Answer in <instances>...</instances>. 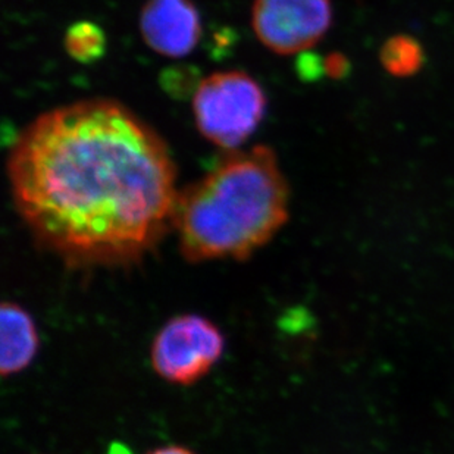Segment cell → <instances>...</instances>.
I'll use <instances>...</instances> for the list:
<instances>
[{"mask_svg": "<svg viewBox=\"0 0 454 454\" xmlns=\"http://www.w3.org/2000/svg\"><path fill=\"white\" fill-rule=\"evenodd\" d=\"M111 454H129V451L125 450L124 447H114V450L111 451Z\"/></svg>", "mask_w": 454, "mask_h": 454, "instance_id": "cell-12", "label": "cell"}, {"mask_svg": "<svg viewBox=\"0 0 454 454\" xmlns=\"http://www.w3.org/2000/svg\"><path fill=\"white\" fill-rule=\"evenodd\" d=\"M262 87L243 71L215 73L199 82L193 112L199 131L215 146L234 151L254 133L265 115Z\"/></svg>", "mask_w": 454, "mask_h": 454, "instance_id": "cell-3", "label": "cell"}, {"mask_svg": "<svg viewBox=\"0 0 454 454\" xmlns=\"http://www.w3.org/2000/svg\"><path fill=\"white\" fill-rule=\"evenodd\" d=\"M65 48L74 59L91 62L103 55L106 39L103 31L93 22H77L69 27L65 35Z\"/></svg>", "mask_w": 454, "mask_h": 454, "instance_id": "cell-9", "label": "cell"}, {"mask_svg": "<svg viewBox=\"0 0 454 454\" xmlns=\"http://www.w3.org/2000/svg\"><path fill=\"white\" fill-rule=\"evenodd\" d=\"M290 189L272 149L232 152L178 193L172 227L189 262L246 259L288 221Z\"/></svg>", "mask_w": 454, "mask_h": 454, "instance_id": "cell-2", "label": "cell"}, {"mask_svg": "<svg viewBox=\"0 0 454 454\" xmlns=\"http://www.w3.org/2000/svg\"><path fill=\"white\" fill-rule=\"evenodd\" d=\"M0 326V371L8 377L30 366L39 352V334L30 313L9 301L2 304Z\"/></svg>", "mask_w": 454, "mask_h": 454, "instance_id": "cell-7", "label": "cell"}, {"mask_svg": "<svg viewBox=\"0 0 454 454\" xmlns=\"http://www.w3.org/2000/svg\"><path fill=\"white\" fill-rule=\"evenodd\" d=\"M149 48L168 58H184L198 46L202 22L190 0H147L140 17Z\"/></svg>", "mask_w": 454, "mask_h": 454, "instance_id": "cell-6", "label": "cell"}, {"mask_svg": "<svg viewBox=\"0 0 454 454\" xmlns=\"http://www.w3.org/2000/svg\"><path fill=\"white\" fill-rule=\"evenodd\" d=\"M380 60L387 73L397 78L413 77L425 64L422 44L407 35H395L382 44Z\"/></svg>", "mask_w": 454, "mask_h": 454, "instance_id": "cell-8", "label": "cell"}, {"mask_svg": "<svg viewBox=\"0 0 454 454\" xmlns=\"http://www.w3.org/2000/svg\"><path fill=\"white\" fill-rule=\"evenodd\" d=\"M149 454H194L193 451L187 450L184 447L169 446L162 447V449H156Z\"/></svg>", "mask_w": 454, "mask_h": 454, "instance_id": "cell-11", "label": "cell"}, {"mask_svg": "<svg viewBox=\"0 0 454 454\" xmlns=\"http://www.w3.org/2000/svg\"><path fill=\"white\" fill-rule=\"evenodd\" d=\"M225 339L206 317H172L154 337L152 366L159 377L178 386H190L205 377L221 359Z\"/></svg>", "mask_w": 454, "mask_h": 454, "instance_id": "cell-4", "label": "cell"}, {"mask_svg": "<svg viewBox=\"0 0 454 454\" xmlns=\"http://www.w3.org/2000/svg\"><path fill=\"white\" fill-rule=\"evenodd\" d=\"M333 24L331 0H254L257 39L277 55H299L324 39Z\"/></svg>", "mask_w": 454, "mask_h": 454, "instance_id": "cell-5", "label": "cell"}, {"mask_svg": "<svg viewBox=\"0 0 454 454\" xmlns=\"http://www.w3.org/2000/svg\"><path fill=\"white\" fill-rule=\"evenodd\" d=\"M350 68H352V64H350L348 56L340 53V51H334V53L326 56L324 65H322V69L333 80H343V78L348 77Z\"/></svg>", "mask_w": 454, "mask_h": 454, "instance_id": "cell-10", "label": "cell"}, {"mask_svg": "<svg viewBox=\"0 0 454 454\" xmlns=\"http://www.w3.org/2000/svg\"><path fill=\"white\" fill-rule=\"evenodd\" d=\"M8 176L35 240L74 265L137 261L174 221L167 145L115 100H82L35 118L13 140Z\"/></svg>", "mask_w": 454, "mask_h": 454, "instance_id": "cell-1", "label": "cell"}]
</instances>
